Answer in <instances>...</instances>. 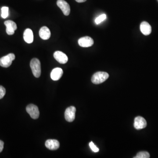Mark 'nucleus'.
Segmentation results:
<instances>
[{
  "label": "nucleus",
  "instance_id": "f257e3e1",
  "mask_svg": "<svg viewBox=\"0 0 158 158\" xmlns=\"http://www.w3.org/2000/svg\"><path fill=\"white\" fill-rule=\"evenodd\" d=\"M30 66L34 76L36 78L40 77L41 75V64L39 59L37 58L32 59Z\"/></svg>",
  "mask_w": 158,
  "mask_h": 158
},
{
  "label": "nucleus",
  "instance_id": "f03ea898",
  "mask_svg": "<svg viewBox=\"0 0 158 158\" xmlns=\"http://www.w3.org/2000/svg\"><path fill=\"white\" fill-rule=\"evenodd\" d=\"M109 74L105 72H97L94 73L91 78V81L95 84H100L106 80Z\"/></svg>",
  "mask_w": 158,
  "mask_h": 158
},
{
  "label": "nucleus",
  "instance_id": "7ed1b4c3",
  "mask_svg": "<svg viewBox=\"0 0 158 158\" xmlns=\"http://www.w3.org/2000/svg\"><path fill=\"white\" fill-rule=\"evenodd\" d=\"M15 55L13 53H10L0 59V65L4 68L9 67L13 61L15 59Z\"/></svg>",
  "mask_w": 158,
  "mask_h": 158
},
{
  "label": "nucleus",
  "instance_id": "20e7f679",
  "mask_svg": "<svg viewBox=\"0 0 158 158\" xmlns=\"http://www.w3.org/2000/svg\"><path fill=\"white\" fill-rule=\"evenodd\" d=\"M27 112L30 115L31 117L33 119H37L39 117V109L38 106L33 104H30L26 108Z\"/></svg>",
  "mask_w": 158,
  "mask_h": 158
},
{
  "label": "nucleus",
  "instance_id": "39448f33",
  "mask_svg": "<svg viewBox=\"0 0 158 158\" xmlns=\"http://www.w3.org/2000/svg\"><path fill=\"white\" fill-rule=\"evenodd\" d=\"M76 108L75 107L70 106L66 108L65 112V120L69 122L73 121L75 118Z\"/></svg>",
  "mask_w": 158,
  "mask_h": 158
},
{
  "label": "nucleus",
  "instance_id": "423d86ee",
  "mask_svg": "<svg viewBox=\"0 0 158 158\" xmlns=\"http://www.w3.org/2000/svg\"><path fill=\"white\" fill-rule=\"evenodd\" d=\"M57 5L61 9L65 16H69L70 13V7L67 2L64 0H58Z\"/></svg>",
  "mask_w": 158,
  "mask_h": 158
},
{
  "label": "nucleus",
  "instance_id": "0eeeda50",
  "mask_svg": "<svg viewBox=\"0 0 158 158\" xmlns=\"http://www.w3.org/2000/svg\"><path fill=\"white\" fill-rule=\"evenodd\" d=\"M94 41L90 37L86 36L79 38L78 40V44L80 47L83 48H88L91 47L94 45Z\"/></svg>",
  "mask_w": 158,
  "mask_h": 158
},
{
  "label": "nucleus",
  "instance_id": "6e6552de",
  "mask_svg": "<svg viewBox=\"0 0 158 158\" xmlns=\"http://www.w3.org/2000/svg\"><path fill=\"white\" fill-rule=\"evenodd\" d=\"M4 24L6 27V33L8 35H14L15 31L17 29V24L12 20L5 21Z\"/></svg>",
  "mask_w": 158,
  "mask_h": 158
},
{
  "label": "nucleus",
  "instance_id": "1a4fd4ad",
  "mask_svg": "<svg viewBox=\"0 0 158 158\" xmlns=\"http://www.w3.org/2000/svg\"><path fill=\"white\" fill-rule=\"evenodd\" d=\"M54 57L57 62L61 64H65L68 61L67 55L61 51L55 52L54 53Z\"/></svg>",
  "mask_w": 158,
  "mask_h": 158
},
{
  "label": "nucleus",
  "instance_id": "9d476101",
  "mask_svg": "<svg viewBox=\"0 0 158 158\" xmlns=\"http://www.w3.org/2000/svg\"><path fill=\"white\" fill-rule=\"evenodd\" d=\"M147 126V122L143 117L138 116L135 118L134 127L136 129L140 130Z\"/></svg>",
  "mask_w": 158,
  "mask_h": 158
},
{
  "label": "nucleus",
  "instance_id": "9b49d317",
  "mask_svg": "<svg viewBox=\"0 0 158 158\" xmlns=\"http://www.w3.org/2000/svg\"><path fill=\"white\" fill-rule=\"evenodd\" d=\"M46 147L51 150H56L60 147V143L57 140L49 139L45 142Z\"/></svg>",
  "mask_w": 158,
  "mask_h": 158
},
{
  "label": "nucleus",
  "instance_id": "f8f14e48",
  "mask_svg": "<svg viewBox=\"0 0 158 158\" xmlns=\"http://www.w3.org/2000/svg\"><path fill=\"white\" fill-rule=\"evenodd\" d=\"M140 30L144 35L148 36L151 33L152 27L148 22L144 21L141 24Z\"/></svg>",
  "mask_w": 158,
  "mask_h": 158
},
{
  "label": "nucleus",
  "instance_id": "ddd939ff",
  "mask_svg": "<svg viewBox=\"0 0 158 158\" xmlns=\"http://www.w3.org/2000/svg\"><path fill=\"white\" fill-rule=\"evenodd\" d=\"M63 74L62 69L60 68H55L52 70L51 73V77L54 81L59 80Z\"/></svg>",
  "mask_w": 158,
  "mask_h": 158
},
{
  "label": "nucleus",
  "instance_id": "4468645a",
  "mask_svg": "<svg viewBox=\"0 0 158 158\" xmlns=\"http://www.w3.org/2000/svg\"><path fill=\"white\" fill-rule=\"evenodd\" d=\"M24 38L25 42L28 44H31L34 41V35L31 29H27L24 31Z\"/></svg>",
  "mask_w": 158,
  "mask_h": 158
},
{
  "label": "nucleus",
  "instance_id": "2eb2a0df",
  "mask_svg": "<svg viewBox=\"0 0 158 158\" xmlns=\"http://www.w3.org/2000/svg\"><path fill=\"white\" fill-rule=\"evenodd\" d=\"M51 35L50 30L46 27H42L39 31L40 37L43 40H48L51 37Z\"/></svg>",
  "mask_w": 158,
  "mask_h": 158
},
{
  "label": "nucleus",
  "instance_id": "dca6fc26",
  "mask_svg": "<svg viewBox=\"0 0 158 158\" xmlns=\"http://www.w3.org/2000/svg\"><path fill=\"white\" fill-rule=\"evenodd\" d=\"M150 154L149 152L145 151L140 152L138 153L134 158H149Z\"/></svg>",
  "mask_w": 158,
  "mask_h": 158
},
{
  "label": "nucleus",
  "instance_id": "f3484780",
  "mask_svg": "<svg viewBox=\"0 0 158 158\" xmlns=\"http://www.w3.org/2000/svg\"><path fill=\"white\" fill-rule=\"evenodd\" d=\"M9 16V8L8 7H3L2 8V17L6 19Z\"/></svg>",
  "mask_w": 158,
  "mask_h": 158
},
{
  "label": "nucleus",
  "instance_id": "a211bd4d",
  "mask_svg": "<svg viewBox=\"0 0 158 158\" xmlns=\"http://www.w3.org/2000/svg\"><path fill=\"white\" fill-rule=\"evenodd\" d=\"M106 18V16L105 14H102V15H101L98 17L96 18L95 20V22L97 24H99L100 23L102 22V21L105 20Z\"/></svg>",
  "mask_w": 158,
  "mask_h": 158
},
{
  "label": "nucleus",
  "instance_id": "6ab92c4d",
  "mask_svg": "<svg viewBox=\"0 0 158 158\" xmlns=\"http://www.w3.org/2000/svg\"><path fill=\"white\" fill-rule=\"evenodd\" d=\"M89 146L91 150L94 152H99V149L93 143V142L91 141L90 143Z\"/></svg>",
  "mask_w": 158,
  "mask_h": 158
},
{
  "label": "nucleus",
  "instance_id": "aec40b11",
  "mask_svg": "<svg viewBox=\"0 0 158 158\" xmlns=\"http://www.w3.org/2000/svg\"><path fill=\"white\" fill-rule=\"evenodd\" d=\"M6 93V90L5 87L0 86V99H2L5 96Z\"/></svg>",
  "mask_w": 158,
  "mask_h": 158
},
{
  "label": "nucleus",
  "instance_id": "412c9836",
  "mask_svg": "<svg viewBox=\"0 0 158 158\" xmlns=\"http://www.w3.org/2000/svg\"><path fill=\"white\" fill-rule=\"evenodd\" d=\"M4 143L3 141L0 140V152L3 151L4 149Z\"/></svg>",
  "mask_w": 158,
  "mask_h": 158
},
{
  "label": "nucleus",
  "instance_id": "4be33fe9",
  "mask_svg": "<svg viewBox=\"0 0 158 158\" xmlns=\"http://www.w3.org/2000/svg\"><path fill=\"white\" fill-rule=\"evenodd\" d=\"M76 2L78 3H83L86 2V0H75Z\"/></svg>",
  "mask_w": 158,
  "mask_h": 158
},
{
  "label": "nucleus",
  "instance_id": "5701e85b",
  "mask_svg": "<svg viewBox=\"0 0 158 158\" xmlns=\"http://www.w3.org/2000/svg\"><path fill=\"white\" fill-rule=\"evenodd\" d=\"M158 2V0H157Z\"/></svg>",
  "mask_w": 158,
  "mask_h": 158
}]
</instances>
